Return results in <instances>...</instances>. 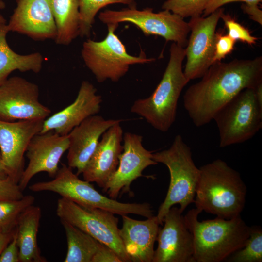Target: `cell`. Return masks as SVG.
<instances>
[{"mask_svg":"<svg viewBox=\"0 0 262 262\" xmlns=\"http://www.w3.org/2000/svg\"><path fill=\"white\" fill-rule=\"evenodd\" d=\"M198 82L183 95V104L193 124H208L216 113L240 92L262 82V57L213 63Z\"/></svg>","mask_w":262,"mask_h":262,"instance_id":"obj_1","label":"cell"},{"mask_svg":"<svg viewBox=\"0 0 262 262\" xmlns=\"http://www.w3.org/2000/svg\"><path fill=\"white\" fill-rule=\"evenodd\" d=\"M199 169L194 202L196 208L227 219L240 215L247 189L240 173L220 159L203 165Z\"/></svg>","mask_w":262,"mask_h":262,"instance_id":"obj_2","label":"cell"},{"mask_svg":"<svg viewBox=\"0 0 262 262\" xmlns=\"http://www.w3.org/2000/svg\"><path fill=\"white\" fill-rule=\"evenodd\" d=\"M201 212L193 209L184 216L193 237L195 262H219L241 249L249 236L250 227L241 215L199 221Z\"/></svg>","mask_w":262,"mask_h":262,"instance_id":"obj_3","label":"cell"},{"mask_svg":"<svg viewBox=\"0 0 262 262\" xmlns=\"http://www.w3.org/2000/svg\"><path fill=\"white\" fill-rule=\"evenodd\" d=\"M162 79L152 94L134 101L131 111L143 117L155 129L166 132L176 120L179 98L189 82L182 70L185 48L173 42Z\"/></svg>","mask_w":262,"mask_h":262,"instance_id":"obj_4","label":"cell"},{"mask_svg":"<svg viewBox=\"0 0 262 262\" xmlns=\"http://www.w3.org/2000/svg\"><path fill=\"white\" fill-rule=\"evenodd\" d=\"M153 159L168 168L170 180L168 191L156 216L160 225L169 209L176 204L183 212L194 203L200 177V169L195 164L190 147L182 136L177 135L167 149L153 153Z\"/></svg>","mask_w":262,"mask_h":262,"instance_id":"obj_5","label":"cell"},{"mask_svg":"<svg viewBox=\"0 0 262 262\" xmlns=\"http://www.w3.org/2000/svg\"><path fill=\"white\" fill-rule=\"evenodd\" d=\"M29 189L35 192H52L82 206L104 210L121 216L133 214L148 218L153 215L149 203H123L107 197L95 189L90 182L79 179L72 168L64 164H62L52 180L36 182L29 186Z\"/></svg>","mask_w":262,"mask_h":262,"instance_id":"obj_6","label":"cell"},{"mask_svg":"<svg viewBox=\"0 0 262 262\" xmlns=\"http://www.w3.org/2000/svg\"><path fill=\"white\" fill-rule=\"evenodd\" d=\"M118 25H106L108 32L104 39L96 41L88 39L82 46L83 61L99 83L107 80L118 82L128 72L131 66L155 61L154 58H147L144 52L139 56L130 55L115 33Z\"/></svg>","mask_w":262,"mask_h":262,"instance_id":"obj_7","label":"cell"},{"mask_svg":"<svg viewBox=\"0 0 262 262\" xmlns=\"http://www.w3.org/2000/svg\"><path fill=\"white\" fill-rule=\"evenodd\" d=\"M254 88L242 91L215 115L213 120L218 129L220 147L246 142L261 129L262 107Z\"/></svg>","mask_w":262,"mask_h":262,"instance_id":"obj_8","label":"cell"},{"mask_svg":"<svg viewBox=\"0 0 262 262\" xmlns=\"http://www.w3.org/2000/svg\"><path fill=\"white\" fill-rule=\"evenodd\" d=\"M56 214L111 248L122 262H130L119 235L118 219L107 211L86 207L64 197L57 203Z\"/></svg>","mask_w":262,"mask_h":262,"instance_id":"obj_9","label":"cell"},{"mask_svg":"<svg viewBox=\"0 0 262 262\" xmlns=\"http://www.w3.org/2000/svg\"><path fill=\"white\" fill-rule=\"evenodd\" d=\"M98 17L106 25L132 23L146 35H158L184 48L187 45L190 31L188 22L167 10L155 13L150 8L138 10L136 7H128L119 10L103 11Z\"/></svg>","mask_w":262,"mask_h":262,"instance_id":"obj_10","label":"cell"},{"mask_svg":"<svg viewBox=\"0 0 262 262\" xmlns=\"http://www.w3.org/2000/svg\"><path fill=\"white\" fill-rule=\"evenodd\" d=\"M223 13L220 8L206 16L192 17L188 22L191 33L185 48L183 72L189 81L200 78L213 63L216 29Z\"/></svg>","mask_w":262,"mask_h":262,"instance_id":"obj_11","label":"cell"},{"mask_svg":"<svg viewBox=\"0 0 262 262\" xmlns=\"http://www.w3.org/2000/svg\"><path fill=\"white\" fill-rule=\"evenodd\" d=\"M38 85L14 76L0 85V120L45 119L51 110L40 102Z\"/></svg>","mask_w":262,"mask_h":262,"instance_id":"obj_12","label":"cell"},{"mask_svg":"<svg viewBox=\"0 0 262 262\" xmlns=\"http://www.w3.org/2000/svg\"><path fill=\"white\" fill-rule=\"evenodd\" d=\"M123 150L117 169L103 188L109 197L115 199L120 192H130L132 182L143 176L142 172L149 166L158 163L153 159V153L142 145V136L131 132L123 136Z\"/></svg>","mask_w":262,"mask_h":262,"instance_id":"obj_13","label":"cell"},{"mask_svg":"<svg viewBox=\"0 0 262 262\" xmlns=\"http://www.w3.org/2000/svg\"><path fill=\"white\" fill-rule=\"evenodd\" d=\"M182 213L173 206L164 216L152 262H195L193 237Z\"/></svg>","mask_w":262,"mask_h":262,"instance_id":"obj_14","label":"cell"},{"mask_svg":"<svg viewBox=\"0 0 262 262\" xmlns=\"http://www.w3.org/2000/svg\"><path fill=\"white\" fill-rule=\"evenodd\" d=\"M45 119L0 120V149L8 176L17 183L24 170V154L32 138L40 133Z\"/></svg>","mask_w":262,"mask_h":262,"instance_id":"obj_15","label":"cell"},{"mask_svg":"<svg viewBox=\"0 0 262 262\" xmlns=\"http://www.w3.org/2000/svg\"><path fill=\"white\" fill-rule=\"evenodd\" d=\"M69 145L68 135H61L53 131L35 134L30 141L26 155L28 164L18 185L23 191L30 180L39 172H45L51 178L56 175L58 164Z\"/></svg>","mask_w":262,"mask_h":262,"instance_id":"obj_16","label":"cell"},{"mask_svg":"<svg viewBox=\"0 0 262 262\" xmlns=\"http://www.w3.org/2000/svg\"><path fill=\"white\" fill-rule=\"evenodd\" d=\"M16 2L6 24L9 32L34 41L55 40L56 27L48 0H16Z\"/></svg>","mask_w":262,"mask_h":262,"instance_id":"obj_17","label":"cell"},{"mask_svg":"<svg viewBox=\"0 0 262 262\" xmlns=\"http://www.w3.org/2000/svg\"><path fill=\"white\" fill-rule=\"evenodd\" d=\"M102 101L95 86L89 81H83L74 102L45 119L40 133L53 131L61 135L68 134L87 118L97 115Z\"/></svg>","mask_w":262,"mask_h":262,"instance_id":"obj_18","label":"cell"},{"mask_svg":"<svg viewBox=\"0 0 262 262\" xmlns=\"http://www.w3.org/2000/svg\"><path fill=\"white\" fill-rule=\"evenodd\" d=\"M123 131L120 122L115 124L102 135L96 148L82 172L83 179L103 188L118 165L123 150Z\"/></svg>","mask_w":262,"mask_h":262,"instance_id":"obj_19","label":"cell"},{"mask_svg":"<svg viewBox=\"0 0 262 262\" xmlns=\"http://www.w3.org/2000/svg\"><path fill=\"white\" fill-rule=\"evenodd\" d=\"M122 121L121 119H106L95 115L74 128L68 134L67 165L76 168L78 176L82 174L96 148L100 137L110 127Z\"/></svg>","mask_w":262,"mask_h":262,"instance_id":"obj_20","label":"cell"},{"mask_svg":"<svg viewBox=\"0 0 262 262\" xmlns=\"http://www.w3.org/2000/svg\"><path fill=\"white\" fill-rule=\"evenodd\" d=\"M122 219L119 235L131 261L152 262L160 225L156 216L138 220L123 215Z\"/></svg>","mask_w":262,"mask_h":262,"instance_id":"obj_21","label":"cell"},{"mask_svg":"<svg viewBox=\"0 0 262 262\" xmlns=\"http://www.w3.org/2000/svg\"><path fill=\"white\" fill-rule=\"evenodd\" d=\"M41 208L32 205L19 216L16 226L19 262H46L37 243Z\"/></svg>","mask_w":262,"mask_h":262,"instance_id":"obj_22","label":"cell"},{"mask_svg":"<svg viewBox=\"0 0 262 262\" xmlns=\"http://www.w3.org/2000/svg\"><path fill=\"white\" fill-rule=\"evenodd\" d=\"M6 24L0 25V85L15 70L39 73L44 61V58L40 52L23 55L13 51L7 41L6 36L9 31Z\"/></svg>","mask_w":262,"mask_h":262,"instance_id":"obj_23","label":"cell"},{"mask_svg":"<svg viewBox=\"0 0 262 262\" xmlns=\"http://www.w3.org/2000/svg\"><path fill=\"white\" fill-rule=\"evenodd\" d=\"M56 27L54 41L59 45H69L79 36V0H48Z\"/></svg>","mask_w":262,"mask_h":262,"instance_id":"obj_24","label":"cell"},{"mask_svg":"<svg viewBox=\"0 0 262 262\" xmlns=\"http://www.w3.org/2000/svg\"><path fill=\"white\" fill-rule=\"evenodd\" d=\"M67 240V250L64 262H92L101 244L68 222L60 219Z\"/></svg>","mask_w":262,"mask_h":262,"instance_id":"obj_25","label":"cell"},{"mask_svg":"<svg viewBox=\"0 0 262 262\" xmlns=\"http://www.w3.org/2000/svg\"><path fill=\"white\" fill-rule=\"evenodd\" d=\"M80 12L79 36L89 37L98 11L108 5L123 4L129 7H136L135 0H79Z\"/></svg>","mask_w":262,"mask_h":262,"instance_id":"obj_26","label":"cell"},{"mask_svg":"<svg viewBox=\"0 0 262 262\" xmlns=\"http://www.w3.org/2000/svg\"><path fill=\"white\" fill-rule=\"evenodd\" d=\"M35 198L26 195L16 200H0V229L4 232L12 231L16 228L20 214L33 204Z\"/></svg>","mask_w":262,"mask_h":262,"instance_id":"obj_27","label":"cell"},{"mask_svg":"<svg viewBox=\"0 0 262 262\" xmlns=\"http://www.w3.org/2000/svg\"><path fill=\"white\" fill-rule=\"evenodd\" d=\"M227 258L232 262L262 261V230L259 226L250 227L249 236L244 246Z\"/></svg>","mask_w":262,"mask_h":262,"instance_id":"obj_28","label":"cell"},{"mask_svg":"<svg viewBox=\"0 0 262 262\" xmlns=\"http://www.w3.org/2000/svg\"><path fill=\"white\" fill-rule=\"evenodd\" d=\"M210 0H166L162 5L167 10L184 18L201 16Z\"/></svg>","mask_w":262,"mask_h":262,"instance_id":"obj_29","label":"cell"},{"mask_svg":"<svg viewBox=\"0 0 262 262\" xmlns=\"http://www.w3.org/2000/svg\"><path fill=\"white\" fill-rule=\"evenodd\" d=\"M228 31V35L232 39L247 43L250 45L257 43V38L252 35L249 30L236 21L230 15L224 13L221 16Z\"/></svg>","mask_w":262,"mask_h":262,"instance_id":"obj_30","label":"cell"},{"mask_svg":"<svg viewBox=\"0 0 262 262\" xmlns=\"http://www.w3.org/2000/svg\"><path fill=\"white\" fill-rule=\"evenodd\" d=\"M24 196L18 183L11 177L0 178V200L19 199Z\"/></svg>","mask_w":262,"mask_h":262,"instance_id":"obj_31","label":"cell"},{"mask_svg":"<svg viewBox=\"0 0 262 262\" xmlns=\"http://www.w3.org/2000/svg\"><path fill=\"white\" fill-rule=\"evenodd\" d=\"M235 42L228 34L223 35L216 33L213 63L221 61L222 59L231 53L234 49Z\"/></svg>","mask_w":262,"mask_h":262,"instance_id":"obj_32","label":"cell"},{"mask_svg":"<svg viewBox=\"0 0 262 262\" xmlns=\"http://www.w3.org/2000/svg\"><path fill=\"white\" fill-rule=\"evenodd\" d=\"M0 262H19L16 228L13 237L0 255Z\"/></svg>","mask_w":262,"mask_h":262,"instance_id":"obj_33","label":"cell"},{"mask_svg":"<svg viewBox=\"0 0 262 262\" xmlns=\"http://www.w3.org/2000/svg\"><path fill=\"white\" fill-rule=\"evenodd\" d=\"M92 262H122L118 255L108 246L101 244Z\"/></svg>","mask_w":262,"mask_h":262,"instance_id":"obj_34","label":"cell"},{"mask_svg":"<svg viewBox=\"0 0 262 262\" xmlns=\"http://www.w3.org/2000/svg\"><path fill=\"white\" fill-rule=\"evenodd\" d=\"M262 0H210L207 4L202 16H206L226 4L234 2L259 4Z\"/></svg>","mask_w":262,"mask_h":262,"instance_id":"obj_35","label":"cell"},{"mask_svg":"<svg viewBox=\"0 0 262 262\" xmlns=\"http://www.w3.org/2000/svg\"><path fill=\"white\" fill-rule=\"evenodd\" d=\"M257 3L242 4L241 9L252 20L262 25V11Z\"/></svg>","mask_w":262,"mask_h":262,"instance_id":"obj_36","label":"cell"},{"mask_svg":"<svg viewBox=\"0 0 262 262\" xmlns=\"http://www.w3.org/2000/svg\"><path fill=\"white\" fill-rule=\"evenodd\" d=\"M15 229L10 232H4L0 229V255L3 250L12 240Z\"/></svg>","mask_w":262,"mask_h":262,"instance_id":"obj_37","label":"cell"},{"mask_svg":"<svg viewBox=\"0 0 262 262\" xmlns=\"http://www.w3.org/2000/svg\"><path fill=\"white\" fill-rule=\"evenodd\" d=\"M8 176V175L3 164L1 154L0 151V178H5Z\"/></svg>","mask_w":262,"mask_h":262,"instance_id":"obj_38","label":"cell"},{"mask_svg":"<svg viewBox=\"0 0 262 262\" xmlns=\"http://www.w3.org/2000/svg\"><path fill=\"white\" fill-rule=\"evenodd\" d=\"M5 7V3L2 1L1 0H0V9H3ZM6 20L4 18V17L0 14V25L6 24Z\"/></svg>","mask_w":262,"mask_h":262,"instance_id":"obj_39","label":"cell"}]
</instances>
